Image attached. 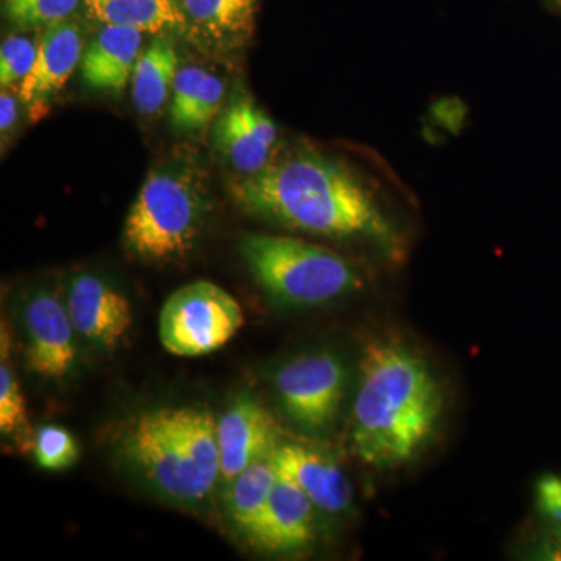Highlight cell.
Returning a JSON list of instances; mask_svg holds the SVG:
<instances>
[{
  "label": "cell",
  "instance_id": "obj_1",
  "mask_svg": "<svg viewBox=\"0 0 561 561\" xmlns=\"http://www.w3.org/2000/svg\"><path fill=\"white\" fill-rule=\"evenodd\" d=\"M236 205L291 231L370 242L391 260L404 241L375 191L353 169L321 151H291L230 184Z\"/></svg>",
  "mask_w": 561,
  "mask_h": 561
},
{
  "label": "cell",
  "instance_id": "obj_2",
  "mask_svg": "<svg viewBox=\"0 0 561 561\" xmlns=\"http://www.w3.org/2000/svg\"><path fill=\"white\" fill-rule=\"evenodd\" d=\"M443 405L440 382L416 351L394 337L371 339L351 412L353 451L371 467H400L430 442Z\"/></svg>",
  "mask_w": 561,
  "mask_h": 561
},
{
  "label": "cell",
  "instance_id": "obj_3",
  "mask_svg": "<svg viewBox=\"0 0 561 561\" xmlns=\"http://www.w3.org/2000/svg\"><path fill=\"white\" fill-rule=\"evenodd\" d=\"M117 443L122 459L168 500L203 501L220 479L217 421L208 409L161 408L139 413Z\"/></svg>",
  "mask_w": 561,
  "mask_h": 561
},
{
  "label": "cell",
  "instance_id": "obj_4",
  "mask_svg": "<svg viewBox=\"0 0 561 561\" xmlns=\"http://www.w3.org/2000/svg\"><path fill=\"white\" fill-rule=\"evenodd\" d=\"M210 210L201 173L187 164H165L147 175L124 227V242L142 261L186 256L202 238Z\"/></svg>",
  "mask_w": 561,
  "mask_h": 561
},
{
  "label": "cell",
  "instance_id": "obj_5",
  "mask_svg": "<svg viewBox=\"0 0 561 561\" xmlns=\"http://www.w3.org/2000/svg\"><path fill=\"white\" fill-rule=\"evenodd\" d=\"M239 250L268 297L289 308H316L364 286V276L353 262L302 239L247 234Z\"/></svg>",
  "mask_w": 561,
  "mask_h": 561
},
{
  "label": "cell",
  "instance_id": "obj_6",
  "mask_svg": "<svg viewBox=\"0 0 561 561\" xmlns=\"http://www.w3.org/2000/svg\"><path fill=\"white\" fill-rule=\"evenodd\" d=\"M243 324L241 305L209 280L173 291L160 312V341L171 354L198 357L227 345Z\"/></svg>",
  "mask_w": 561,
  "mask_h": 561
},
{
  "label": "cell",
  "instance_id": "obj_7",
  "mask_svg": "<svg viewBox=\"0 0 561 561\" xmlns=\"http://www.w3.org/2000/svg\"><path fill=\"white\" fill-rule=\"evenodd\" d=\"M345 386V365L328 351L291 359L275 375L284 413L309 434L327 432L335 423Z\"/></svg>",
  "mask_w": 561,
  "mask_h": 561
},
{
  "label": "cell",
  "instance_id": "obj_8",
  "mask_svg": "<svg viewBox=\"0 0 561 561\" xmlns=\"http://www.w3.org/2000/svg\"><path fill=\"white\" fill-rule=\"evenodd\" d=\"M27 332L25 364L39 378L62 379L72 371L77 360L72 320L68 306L49 290H39L28 298L24 308Z\"/></svg>",
  "mask_w": 561,
  "mask_h": 561
},
{
  "label": "cell",
  "instance_id": "obj_9",
  "mask_svg": "<svg viewBox=\"0 0 561 561\" xmlns=\"http://www.w3.org/2000/svg\"><path fill=\"white\" fill-rule=\"evenodd\" d=\"M220 481L231 482L250 465L268 459L279 446V427L267 409L251 394H239L217 423Z\"/></svg>",
  "mask_w": 561,
  "mask_h": 561
},
{
  "label": "cell",
  "instance_id": "obj_10",
  "mask_svg": "<svg viewBox=\"0 0 561 561\" xmlns=\"http://www.w3.org/2000/svg\"><path fill=\"white\" fill-rule=\"evenodd\" d=\"M276 142L275 122L245 94L236 95L214 124L217 150L242 175L267 168Z\"/></svg>",
  "mask_w": 561,
  "mask_h": 561
},
{
  "label": "cell",
  "instance_id": "obj_11",
  "mask_svg": "<svg viewBox=\"0 0 561 561\" xmlns=\"http://www.w3.org/2000/svg\"><path fill=\"white\" fill-rule=\"evenodd\" d=\"M68 311L76 331L103 350L114 348L133 324L127 297L92 273L70 279Z\"/></svg>",
  "mask_w": 561,
  "mask_h": 561
},
{
  "label": "cell",
  "instance_id": "obj_12",
  "mask_svg": "<svg viewBox=\"0 0 561 561\" xmlns=\"http://www.w3.org/2000/svg\"><path fill=\"white\" fill-rule=\"evenodd\" d=\"M316 505L287 479H276L260 519L247 538L257 549L271 553L301 551L316 538Z\"/></svg>",
  "mask_w": 561,
  "mask_h": 561
},
{
  "label": "cell",
  "instance_id": "obj_13",
  "mask_svg": "<svg viewBox=\"0 0 561 561\" xmlns=\"http://www.w3.org/2000/svg\"><path fill=\"white\" fill-rule=\"evenodd\" d=\"M280 478L298 486L316 508L328 513L346 511L353 500V489L341 465L328 454L309 446L286 443L272 456Z\"/></svg>",
  "mask_w": 561,
  "mask_h": 561
},
{
  "label": "cell",
  "instance_id": "obj_14",
  "mask_svg": "<svg viewBox=\"0 0 561 561\" xmlns=\"http://www.w3.org/2000/svg\"><path fill=\"white\" fill-rule=\"evenodd\" d=\"M83 51V33L77 22L44 28L31 73L20 84L21 102L28 108L46 105L80 68Z\"/></svg>",
  "mask_w": 561,
  "mask_h": 561
},
{
  "label": "cell",
  "instance_id": "obj_15",
  "mask_svg": "<svg viewBox=\"0 0 561 561\" xmlns=\"http://www.w3.org/2000/svg\"><path fill=\"white\" fill-rule=\"evenodd\" d=\"M186 35L210 51L242 49L256 25L260 0H179Z\"/></svg>",
  "mask_w": 561,
  "mask_h": 561
},
{
  "label": "cell",
  "instance_id": "obj_16",
  "mask_svg": "<svg viewBox=\"0 0 561 561\" xmlns=\"http://www.w3.org/2000/svg\"><path fill=\"white\" fill-rule=\"evenodd\" d=\"M142 43V32L103 25L84 46L80 62L81 79L92 90L121 94L131 83Z\"/></svg>",
  "mask_w": 561,
  "mask_h": 561
},
{
  "label": "cell",
  "instance_id": "obj_17",
  "mask_svg": "<svg viewBox=\"0 0 561 561\" xmlns=\"http://www.w3.org/2000/svg\"><path fill=\"white\" fill-rule=\"evenodd\" d=\"M179 70V51L165 36H158L140 51L131 77L133 102L140 114L151 116L164 108Z\"/></svg>",
  "mask_w": 561,
  "mask_h": 561
},
{
  "label": "cell",
  "instance_id": "obj_18",
  "mask_svg": "<svg viewBox=\"0 0 561 561\" xmlns=\"http://www.w3.org/2000/svg\"><path fill=\"white\" fill-rule=\"evenodd\" d=\"M88 14L102 25L146 33L186 32L179 0H83Z\"/></svg>",
  "mask_w": 561,
  "mask_h": 561
},
{
  "label": "cell",
  "instance_id": "obj_19",
  "mask_svg": "<svg viewBox=\"0 0 561 561\" xmlns=\"http://www.w3.org/2000/svg\"><path fill=\"white\" fill-rule=\"evenodd\" d=\"M276 479H278V471L272 457H268L250 465L247 470L227 483L225 501H227L228 515L245 537L260 519Z\"/></svg>",
  "mask_w": 561,
  "mask_h": 561
},
{
  "label": "cell",
  "instance_id": "obj_20",
  "mask_svg": "<svg viewBox=\"0 0 561 561\" xmlns=\"http://www.w3.org/2000/svg\"><path fill=\"white\" fill-rule=\"evenodd\" d=\"M83 0H2L3 13L22 28H47L70 20Z\"/></svg>",
  "mask_w": 561,
  "mask_h": 561
},
{
  "label": "cell",
  "instance_id": "obj_21",
  "mask_svg": "<svg viewBox=\"0 0 561 561\" xmlns=\"http://www.w3.org/2000/svg\"><path fill=\"white\" fill-rule=\"evenodd\" d=\"M0 432L7 437L16 438L22 446L33 449L28 443L31 424H28L27 402L16 376L5 360L0 365Z\"/></svg>",
  "mask_w": 561,
  "mask_h": 561
},
{
  "label": "cell",
  "instance_id": "obj_22",
  "mask_svg": "<svg viewBox=\"0 0 561 561\" xmlns=\"http://www.w3.org/2000/svg\"><path fill=\"white\" fill-rule=\"evenodd\" d=\"M33 442V454L44 470H66L79 460L77 442L69 431L60 426L39 427Z\"/></svg>",
  "mask_w": 561,
  "mask_h": 561
},
{
  "label": "cell",
  "instance_id": "obj_23",
  "mask_svg": "<svg viewBox=\"0 0 561 561\" xmlns=\"http://www.w3.org/2000/svg\"><path fill=\"white\" fill-rule=\"evenodd\" d=\"M225 98V84L216 73H206L205 80L195 92L190 108L183 119L175 125L176 130L194 133L202 130L216 119Z\"/></svg>",
  "mask_w": 561,
  "mask_h": 561
},
{
  "label": "cell",
  "instance_id": "obj_24",
  "mask_svg": "<svg viewBox=\"0 0 561 561\" xmlns=\"http://www.w3.org/2000/svg\"><path fill=\"white\" fill-rule=\"evenodd\" d=\"M38 54V41L24 35H10L0 47V84L9 90L21 84L31 73L33 62Z\"/></svg>",
  "mask_w": 561,
  "mask_h": 561
},
{
  "label": "cell",
  "instance_id": "obj_25",
  "mask_svg": "<svg viewBox=\"0 0 561 561\" xmlns=\"http://www.w3.org/2000/svg\"><path fill=\"white\" fill-rule=\"evenodd\" d=\"M537 496L542 515L561 526V478L545 476L538 482Z\"/></svg>",
  "mask_w": 561,
  "mask_h": 561
},
{
  "label": "cell",
  "instance_id": "obj_26",
  "mask_svg": "<svg viewBox=\"0 0 561 561\" xmlns=\"http://www.w3.org/2000/svg\"><path fill=\"white\" fill-rule=\"evenodd\" d=\"M18 121V101L9 91L2 90L0 94V128L2 133L10 131Z\"/></svg>",
  "mask_w": 561,
  "mask_h": 561
},
{
  "label": "cell",
  "instance_id": "obj_27",
  "mask_svg": "<svg viewBox=\"0 0 561 561\" xmlns=\"http://www.w3.org/2000/svg\"><path fill=\"white\" fill-rule=\"evenodd\" d=\"M557 548H559V559H561V526H559V534H557Z\"/></svg>",
  "mask_w": 561,
  "mask_h": 561
},
{
  "label": "cell",
  "instance_id": "obj_28",
  "mask_svg": "<svg viewBox=\"0 0 561 561\" xmlns=\"http://www.w3.org/2000/svg\"><path fill=\"white\" fill-rule=\"evenodd\" d=\"M552 2L556 3V5H559L561 9V0H552Z\"/></svg>",
  "mask_w": 561,
  "mask_h": 561
}]
</instances>
